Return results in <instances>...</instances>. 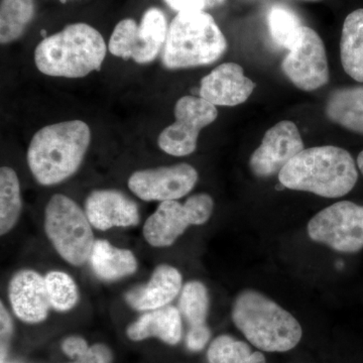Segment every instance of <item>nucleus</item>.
<instances>
[{"label": "nucleus", "instance_id": "obj_32", "mask_svg": "<svg viewBox=\"0 0 363 363\" xmlns=\"http://www.w3.org/2000/svg\"><path fill=\"white\" fill-rule=\"evenodd\" d=\"M177 13L205 11L204 0H164Z\"/></svg>", "mask_w": 363, "mask_h": 363}, {"label": "nucleus", "instance_id": "obj_16", "mask_svg": "<svg viewBox=\"0 0 363 363\" xmlns=\"http://www.w3.org/2000/svg\"><path fill=\"white\" fill-rule=\"evenodd\" d=\"M9 296L14 314L26 323L44 321L52 308L45 278L32 269L14 274L9 283Z\"/></svg>", "mask_w": 363, "mask_h": 363}, {"label": "nucleus", "instance_id": "obj_5", "mask_svg": "<svg viewBox=\"0 0 363 363\" xmlns=\"http://www.w3.org/2000/svg\"><path fill=\"white\" fill-rule=\"evenodd\" d=\"M226 49L225 37L209 13L185 11L169 26L162 61L169 70L206 66L218 61Z\"/></svg>", "mask_w": 363, "mask_h": 363}, {"label": "nucleus", "instance_id": "obj_3", "mask_svg": "<svg viewBox=\"0 0 363 363\" xmlns=\"http://www.w3.org/2000/svg\"><path fill=\"white\" fill-rule=\"evenodd\" d=\"M106 52L104 37L96 28L84 23H72L37 45L35 63L51 77L83 78L100 70Z\"/></svg>", "mask_w": 363, "mask_h": 363}, {"label": "nucleus", "instance_id": "obj_34", "mask_svg": "<svg viewBox=\"0 0 363 363\" xmlns=\"http://www.w3.org/2000/svg\"><path fill=\"white\" fill-rule=\"evenodd\" d=\"M357 166H358V169H360V172H362V175H363V150H362V152H360L359 155H358Z\"/></svg>", "mask_w": 363, "mask_h": 363}, {"label": "nucleus", "instance_id": "obj_2", "mask_svg": "<svg viewBox=\"0 0 363 363\" xmlns=\"http://www.w3.org/2000/svg\"><path fill=\"white\" fill-rule=\"evenodd\" d=\"M90 142L89 126L82 121L40 128L33 135L26 155L33 176L43 186L67 180L80 168Z\"/></svg>", "mask_w": 363, "mask_h": 363}, {"label": "nucleus", "instance_id": "obj_11", "mask_svg": "<svg viewBox=\"0 0 363 363\" xmlns=\"http://www.w3.org/2000/svg\"><path fill=\"white\" fill-rule=\"evenodd\" d=\"M198 182L194 167L178 164L136 171L128 179V188L143 201H173L189 194Z\"/></svg>", "mask_w": 363, "mask_h": 363}, {"label": "nucleus", "instance_id": "obj_23", "mask_svg": "<svg viewBox=\"0 0 363 363\" xmlns=\"http://www.w3.org/2000/svg\"><path fill=\"white\" fill-rule=\"evenodd\" d=\"M23 207L21 185L16 171L9 167L0 169V234L6 235L16 226Z\"/></svg>", "mask_w": 363, "mask_h": 363}, {"label": "nucleus", "instance_id": "obj_30", "mask_svg": "<svg viewBox=\"0 0 363 363\" xmlns=\"http://www.w3.org/2000/svg\"><path fill=\"white\" fill-rule=\"evenodd\" d=\"M89 348L85 339L78 337V336H71V337L66 338L64 342L62 343V350L64 351V353L67 357L75 360L86 354Z\"/></svg>", "mask_w": 363, "mask_h": 363}, {"label": "nucleus", "instance_id": "obj_27", "mask_svg": "<svg viewBox=\"0 0 363 363\" xmlns=\"http://www.w3.org/2000/svg\"><path fill=\"white\" fill-rule=\"evenodd\" d=\"M45 281L52 309L65 312L75 307L79 301L78 286L68 274L51 272L45 277Z\"/></svg>", "mask_w": 363, "mask_h": 363}, {"label": "nucleus", "instance_id": "obj_6", "mask_svg": "<svg viewBox=\"0 0 363 363\" xmlns=\"http://www.w3.org/2000/svg\"><path fill=\"white\" fill-rule=\"evenodd\" d=\"M44 225L52 247L66 262L80 267L89 260L96 240L87 215L74 200L52 196L45 206Z\"/></svg>", "mask_w": 363, "mask_h": 363}, {"label": "nucleus", "instance_id": "obj_36", "mask_svg": "<svg viewBox=\"0 0 363 363\" xmlns=\"http://www.w3.org/2000/svg\"><path fill=\"white\" fill-rule=\"evenodd\" d=\"M311 1H316V0H311Z\"/></svg>", "mask_w": 363, "mask_h": 363}, {"label": "nucleus", "instance_id": "obj_18", "mask_svg": "<svg viewBox=\"0 0 363 363\" xmlns=\"http://www.w3.org/2000/svg\"><path fill=\"white\" fill-rule=\"evenodd\" d=\"M126 333L133 341L157 337L169 345H176L182 338L180 310L168 305L147 311L128 327Z\"/></svg>", "mask_w": 363, "mask_h": 363}, {"label": "nucleus", "instance_id": "obj_28", "mask_svg": "<svg viewBox=\"0 0 363 363\" xmlns=\"http://www.w3.org/2000/svg\"><path fill=\"white\" fill-rule=\"evenodd\" d=\"M112 353L104 344H95L82 357L76 359L73 363H111Z\"/></svg>", "mask_w": 363, "mask_h": 363}, {"label": "nucleus", "instance_id": "obj_31", "mask_svg": "<svg viewBox=\"0 0 363 363\" xmlns=\"http://www.w3.org/2000/svg\"><path fill=\"white\" fill-rule=\"evenodd\" d=\"M0 319H1V362L6 354L7 344L13 333V322L4 306H0Z\"/></svg>", "mask_w": 363, "mask_h": 363}, {"label": "nucleus", "instance_id": "obj_7", "mask_svg": "<svg viewBox=\"0 0 363 363\" xmlns=\"http://www.w3.org/2000/svg\"><path fill=\"white\" fill-rule=\"evenodd\" d=\"M168 30L164 13L157 7H150L143 13L140 23L133 18L117 23L109 40V52L138 64L150 63L164 49Z\"/></svg>", "mask_w": 363, "mask_h": 363}, {"label": "nucleus", "instance_id": "obj_10", "mask_svg": "<svg viewBox=\"0 0 363 363\" xmlns=\"http://www.w3.org/2000/svg\"><path fill=\"white\" fill-rule=\"evenodd\" d=\"M281 70L296 87L314 91L329 81V66L323 40L311 28L303 26L295 44L283 60Z\"/></svg>", "mask_w": 363, "mask_h": 363}, {"label": "nucleus", "instance_id": "obj_29", "mask_svg": "<svg viewBox=\"0 0 363 363\" xmlns=\"http://www.w3.org/2000/svg\"><path fill=\"white\" fill-rule=\"evenodd\" d=\"M210 337L211 331L208 326L191 328L189 329L186 343L191 351H200L206 346Z\"/></svg>", "mask_w": 363, "mask_h": 363}, {"label": "nucleus", "instance_id": "obj_1", "mask_svg": "<svg viewBox=\"0 0 363 363\" xmlns=\"http://www.w3.org/2000/svg\"><path fill=\"white\" fill-rule=\"evenodd\" d=\"M357 179L353 157L347 150L334 145L303 150L279 174L284 187L325 198L348 194Z\"/></svg>", "mask_w": 363, "mask_h": 363}, {"label": "nucleus", "instance_id": "obj_21", "mask_svg": "<svg viewBox=\"0 0 363 363\" xmlns=\"http://www.w3.org/2000/svg\"><path fill=\"white\" fill-rule=\"evenodd\" d=\"M340 57L346 74L363 82V9L352 11L344 21Z\"/></svg>", "mask_w": 363, "mask_h": 363}, {"label": "nucleus", "instance_id": "obj_19", "mask_svg": "<svg viewBox=\"0 0 363 363\" xmlns=\"http://www.w3.org/2000/svg\"><path fill=\"white\" fill-rule=\"evenodd\" d=\"M89 262L94 274L104 281H116L138 269V260L130 250L113 247L104 240L95 241Z\"/></svg>", "mask_w": 363, "mask_h": 363}, {"label": "nucleus", "instance_id": "obj_35", "mask_svg": "<svg viewBox=\"0 0 363 363\" xmlns=\"http://www.w3.org/2000/svg\"><path fill=\"white\" fill-rule=\"evenodd\" d=\"M59 1H61V2H66V1H69V0H59Z\"/></svg>", "mask_w": 363, "mask_h": 363}, {"label": "nucleus", "instance_id": "obj_13", "mask_svg": "<svg viewBox=\"0 0 363 363\" xmlns=\"http://www.w3.org/2000/svg\"><path fill=\"white\" fill-rule=\"evenodd\" d=\"M192 199L181 204L173 201L161 202L156 211L145 221L143 236L154 247L174 245L190 225H202Z\"/></svg>", "mask_w": 363, "mask_h": 363}, {"label": "nucleus", "instance_id": "obj_4", "mask_svg": "<svg viewBox=\"0 0 363 363\" xmlns=\"http://www.w3.org/2000/svg\"><path fill=\"white\" fill-rule=\"evenodd\" d=\"M233 320L253 346L266 352H286L302 339V327L296 318L257 291L245 290L238 296Z\"/></svg>", "mask_w": 363, "mask_h": 363}, {"label": "nucleus", "instance_id": "obj_20", "mask_svg": "<svg viewBox=\"0 0 363 363\" xmlns=\"http://www.w3.org/2000/svg\"><path fill=\"white\" fill-rule=\"evenodd\" d=\"M325 111L332 123L363 135V86L341 88L332 92Z\"/></svg>", "mask_w": 363, "mask_h": 363}, {"label": "nucleus", "instance_id": "obj_8", "mask_svg": "<svg viewBox=\"0 0 363 363\" xmlns=\"http://www.w3.org/2000/svg\"><path fill=\"white\" fill-rule=\"evenodd\" d=\"M312 240L338 252L363 250V206L350 201L334 203L315 215L308 224Z\"/></svg>", "mask_w": 363, "mask_h": 363}, {"label": "nucleus", "instance_id": "obj_26", "mask_svg": "<svg viewBox=\"0 0 363 363\" xmlns=\"http://www.w3.org/2000/svg\"><path fill=\"white\" fill-rule=\"evenodd\" d=\"M267 25L272 40L286 50L295 44L303 26L297 14L283 6L272 7L267 14Z\"/></svg>", "mask_w": 363, "mask_h": 363}, {"label": "nucleus", "instance_id": "obj_12", "mask_svg": "<svg viewBox=\"0 0 363 363\" xmlns=\"http://www.w3.org/2000/svg\"><path fill=\"white\" fill-rule=\"evenodd\" d=\"M304 150L297 125L283 121L264 133L262 143L250 160L252 173L259 178L279 175L294 157Z\"/></svg>", "mask_w": 363, "mask_h": 363}, {"label": "nucleus", "instance_id": "obj_22", "mask_svg": "<svg viewBox=\"0 0 363 363\" xmlns=\"http://www.w3.org/2000/svg\"><path fill=\"white\" fill-rule=\"evenodd\" d=\"M35 0H1L0 6V42L11 44L20 39L33 21Z\"/></svg>", "mask_w": 363, "mask_h": 363}, {"label": "nucleus", "instance_id": "obj_9", "mask_svg": "<svg viewBox=\"0 0 363 363\" xmlns=\"http://www.w3.org/2000/svg\"><path fill=\"white\" fill-rule=\"evenodd\" d=\"M176 121L162 131L157 138L160 149L174 157H186L197 147L203 128L216 121V106L202 97L184 96L174 109Z\"/></svg>", "mask_w": 363, "mask_h": 363}, {"label": "nucleus", "instance_id": "obj_33", "mask_svg": "<svg viewBox=\"0 0 363 363\" xmlns=\"http://www.w3.org/2000/svg\"><path fill=\"white\" fill-rule=\"evenodd\" d=\"M224 1L225 0H204L205 9L220 6V4H224Z\"/></svg>", "mask_w": 363, "mask_h": 363}, {"label": "nucleus", "instance_id": "obj_17", "mask_svg": "<svg viewBox=\"0 0 363 363\" xmlns=\"http://www.w3.org/2000/svg\"><path fill=\"white\" fill-rule=\"evenodd\" d=\"M182 290V276L176 267L162 264L156 267L147 285L126 294L125 300L133 309L152 311L168 306Z\"/></svg>", "mask_w": 363, "mask_h": 363}, {"label": "nucleus", "instance_id": "obj_25", "mask_svg": "<svg viewBox=\"0 0 363 363\" xmlns=\"http://www.w3.org/2000/svg\"><path fill=\"white\" fill-rule=\"evenodd\" d=\"M179 310L189 325V329L207 326L209 295L201 281H189L182 290Z\"/></svg>", "mask_w": 363, "mask_h": 363}, {"label": "nucleus", "instance_id": "obj_24", "mask_svg": "<svg viewBox=\"0 0 363 363\" xmlns=\"http://www.w3.org/2000/svg\"><path fill=\"white\" fill-rule=\"evenodd\" d=\"M207 359L209 363H267L262 352H252L247 343L229 335H220L212 341Z\"/></svg>", "mask_w": 363, "mask_h": 363}, {"label": "nucleus", "instance_id": "obj_15", "mask_svg": "<svg viewBox=\"0 0 363 363\" xmlns=\"http://www.w3.org/2000/svg\"><path fill=\"white\" fill-rule=\"evenodd\" d=\"M85 213L91 225L98 230L113 227L138 225L140 212L138 204L118 190H95L85 201Z\"/></svg>", "mask_w": 363, "mask_h": 363}, {"label": "nucleus", "instance_id": "obj_14", "mask_svg": "<svg viewBox=\"0 0 363 363\" xmlns=\"http://www.w3.org/2000/svg\"><path fill=\"white\" fill-rule=\"evenodd\" d=\"M255 88L242 67L224 63L202 79L199 96L215 106H236L247 101Z\"/></svg>", "mask_w": 363, "mask_h": 363}]
</instances>
